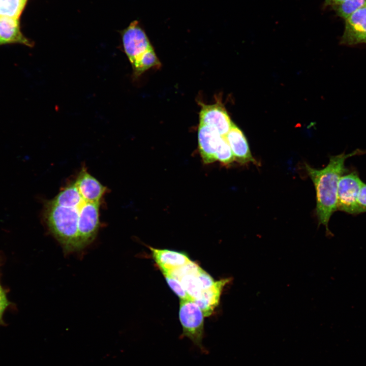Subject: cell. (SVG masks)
I'll list each match as a JSON object with an SVG mask.
<instances>
[{"instance_id":"obj_16","label":"cell","mask_w":366,"mask_h":366,"mask_svg":"<svg viewBox=\"0 0 366 366\" xmlns=\"http://www.w3.org/2000/svg\"><path fill=\"white\" fill-rule=\"evenodd\" d=\"M28 0H0V16L20 18Z\"/></svg>"},{"instance_id":"obj_14","label":"cell","mask_w":366,"mask_h":366,"mask_svg":"<svg viewBox=\"0 0 366 366\" xmlns=\"http://www.w3.org/2000/svg\"><path fill=\"white\" fill-rule=\"evenodd\" d=\"M231 281V278L215 281L211 287L203 290L200 297L194 301L201 309L204 317H208L212 314L219 304L224 287Z\"/></svg>"},{"instance_id":"obj_12","label":"cell","mask_w":366,"mask_h":366,"mask_svg":"<svg viewBox=\"0 0 366 366\" xmlns=\"http://www.w3.org/2000/svg\"><path fill=\"white\" fill-rule=\"evenodd\" d=\"M20 44L32 47L33 41L21 31L19 18L0 16V44Z\"/></svg>"},{"instance_id":"obj_6","label":"cell","mask_w":366,"mask_h":366,"mask_svg":"<svg viewBox=\"0 0 366 366\" xmlns=\"http://www.w3.org/2000/svg\"><path fill=\"white\" fill-rule=\"evenodd\" d=\"M201 106L199 125L211 127L220 135L225 136L233 123L224 106L219 102L211 105L201 104Z\"/></svg>"},{"instance_id":"obj_13","label":"cell","mask_w":366,"mask_h":366,"mask_svg":"<svg viewBox=\"0 0 366 366\" xmlns=\"http://www.w3.org/2000/svg\"><path fill=\"white\" fill-rule=\"evenodd\" d=\"M82 195L87 200L101 202L106 187L83 168L74 180Z\"/></svg>"},{"instance_id":"obj_10","label":"cell","mask_w":366,"mask_h":366,"mask_svg":"<svg viewBox=\"0 0 366 366\" xmlns=\"http://www.w3.org/2000/svg\"><path fill=\"white\" fill-rule=\"evenodd\" d=\"M225 138L231 147L234 160L242 164L256 163L246 136L234 124H232Z\"/></svg>"},{"instance_id":"obj_18","label":"cell","mask_w":366,"mask_h":366,"mask_svg":"<svg viewBox=\"0 0 366 366\" xmlns=\"http://www.w3.org/2000/svg\"><path fill=\"white\" fill-rule=\"evenodd\" d=\"M217 160L224 166L231 164L234 157L225 136H223L216 153Z\"/></svg>"},{"instance_id":"obj_7","label":"cell","mask_w":366,"mask_h":366,"mask_svg":"<svg viewBox=\"0 0 366 366\" xmlns=\"http://www.w3.org/2000/svg\"><path fill=\"white\" fill-rule=\"evenodd\" d=\"M345 20L341 44L352 46L366 43V6L359 9Z\"/></svg>"},{"instance_id":"obj_5","label":"cell","mask_w":366,"mask_h":366,"mask_svg":"<svg viewBox=\"0 0 366 366\" xmlns=\"http://www.w3.org/2000/svg\"><path fill=\"white\" fill-rule=\"evenodd\" d=\"M121 37L123 49L131 65L152 47L143 29L137 20H134L123 30Z\"/></svg>"},{"instance_id":"obj_1","label":"cell","mask_w":366,"mask_h":366,"mask_svg":"<svg viewBox=\"0 0 366 366\" xmlns=\"http://www.w3.org/2000/svg\"><path fill=\"white\" fill-rule=\"evenodd\" d=\"M100 203L85 198L74 180L45 203L44 220L65 254L79 252L95 239Z\"/></svg>"},{"instance_id":"obj_17","label":"cell","mask_w":366,"mask_h":366,"mask_svg":"<svg viewBox=\"0 0 366 366\" xmlns=\"http://www.w3.org/2000/svg\"><path fill=\"white\" fill-rule=\"evenodd\" d=\"M366 6V0H345L333 8L337 14L344 19L359 9Z\"/></svg>"},{"instance_id":"obj_8","label":"cell","mask_w":366,"mask_h":366,"mask_svg":"<svg viewBox=\"0 0 366 366\" xmlns=\"http://www.w3.org/2000/svg\"><path fill=\"white\" fill-rule=\"evenodd\" d=\"M201 268L198 264L191 260L168 273L179 281L193 301L198 298L203 291L199 276Z\"/></svg>"},{"instance_id":"obj_19","label":"cell","mask_w":366,"mask_h":366,"mask_svg":"<svg viewBox=\"0 0 366 366\" xmlns=\"http://www.w3.org/2000/svg\"><path fill=\"white\" fill-rule=\"evenodd\" d=\"M163 274L170 288L177 295L179 299H191L177 279L168 273Z\"/></svg>"},{"instance_id":"obj_22","label":"cell","mask_w":366,"mask_h":366,"mask_svg":"<svg viewBox=\"0 0 366 366\" xmlns=\"http://www.w3.org/2000/svg\"><path fill=\"white\" fill-rule=\"evenodd\" d=\"M345 0H324L323 6L325 8L330 7L333 8Z\"/></svg>"},{"instance_id":"obj_15","label":"cell","mask_w":366,"mask_h":366,"mask_svg":"<svg viewBox=\"0 0 366 366\" xmlns=\"http://www.w3.org/2000/svg\"><path fill=\"white\" fill-rule=\"evenodd\" d=\"M161 66V63L152 47L144 52L140 57L132 65L135 78L140 76L148 69Z\"/></svg>"},{"instance_id":"obj_2","label":"cell","mask_w":366,"mask_h":366,"mask_svg":"<svg viewBox=\"0 0 366 366\" xmlns=\"http://www.w3.org/2000/svg\"><path fill=\"white\" fill-rule=\"evenodd\" d=\"M362 150L356 149L350 153L332 156L328 164L321 169L306 164V169L315 187L316 196V212L319 224L324 225L330 233L328 223L332 214L337 210V193L339 180L346 173V160L361 154Z\"/></svg>"},{"instance_id":"obj_11","label":"cell","mask_w":366,"mask_h":366,"mask_svg":"<svg viewBox=\"0 0 366 366\" xmlns=\"http://www.w3.org/2000/svg\"><path fill=\"white\" fill-rule=\"evenodd\" d=\"M149 248L151 251L152 257L162 274L170 273L191 261L187 254L184 252L167 249H158L152 247Z\"/></svg>"},{"instance_id":"obj_3","label":"cell","mask_w":366,"mask_h":366,"mask_svg":"<svg viewBox=\"0 0 366 366\" xmlns=\"http://www.w3.org/2000/svg\"><path fill=\"white\" fill-rule=\"evenodd\" d=\"M179 318L182 328L181 337L189 339L202 353L207 351L202 344L204 337V314L191 299H179Z\"/></svg>"},{"instance_id":"obj_4","label":"cell","mask_w":366,"mask_h":366,"mask_svg":"<svg viewBox=\"0 0 366 366\" xmlns=\"http://www.w3.org/2000/svg\"><path fill=\"white\" fill-rule=\"evenodd\" d=\"M364 182L356 172L344 174L340 178L337 193V210L351 215L360 213L358 198Z\"/></svg>"},{"instance_id":"obj_9","label":"cell","mask_w":366,"mask_h":366,"mask_svg":"<svg viewBox=\"0 0 366 366\" xmlns=\"http://www.w3.org/2000/svg\"><path fill=\"white\" fill-rule=\"evenodd\" d=\"M223 136L209 126L199 125L198 130V147L205 164L217 161L216 153Z\"/></svg>"},{"instance_id":"obj_21","label":"cell","mask_w":366,"mask_h":366,"mask_svg":"<svg viewBox=\"0 0 366 366\" xmlns=\"http://www.w3.org/2000/svg\"><path fill=\"white\" fill-rule=\"evenodd\" d=\"M358 202L360 213L366 212V184L364 182L360 189Z\"/></svg>"},{"instance_id":"obj_20","label":"cell","mask_w":366,"mask_h":366,"mask_svg":"<svg viewBox=\"0 0 366 366\" xmlns=\"http://www.w3.org/2000/svg\"><path fill=\"white\" fill-rule=\"evenodd\" d=\"M9 304L10 302L0 283V325L4 323L3 320V314Z\"/></svg>"},{"instance_id":"obj_23","label":"cell","mask_w":366,"mask_h":366,"mask_svg":"<svg viewBox=\"0 0 366 366\" xmlns=\"http://www.w3.org/2000/svg\"><path fill=\"white\" fill-rule=\"evenodd\" d=\"M0 45H1V44H0Z\"/></svg>"}]
</instances>
